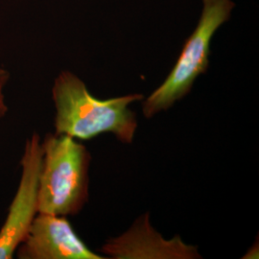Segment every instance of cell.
<instances>
[{
    "label": "cell",
    "mask_w": 259,
    "mask_h": 259,
    "mask_svg": "<svg viewBox=\"0 0 259 259\" xmlns=\"http://www.w3.org/2000/svg\"><path fill=\"white\" fill-rule=\"evenodd\" d=\"M55 106L54 127L57 135H66L77 140H91L111 134L124 144L134 142L138 130V116L130 108L142 102L144 95L127 94L110 99H98L89 92L85 83L70 71H63L52 89Z\"/></svg>",
    "instance_id": "1"
},
{
    "label": "cell",
    "mask_w": 259,
    "mask_h": 259,
    "mask_svg": "<svg viewBox=\"0 0 259 259\" xmlns=\"http://www.w3.org/2000/svg\"><path fill=\"white\" fill-rule=\"evenodd\" d=\"M41 146L37 213L75 216L89 201L92 155L77 139L55 133L47 134Z\"/></svg>",
    "instance_id": "2"
},
{
    "label": "cell",
    "mask_w": 259,
    "mask_h": 259,
    "mask_svg": "<svg viewBox=\"0 0 259 259\" xmlns=\"http://www.w3.org/2000/svg\"><path fill=\"white\" fill-rule=\"evenodd\" d=\"M233 7L232 0H204L201 19L194 32L185 40L174 67L165 81L142 101V113L146 119L168 111L185 98L196 79L206 72L213 34L230 19Z\"/></svg>",
    "instance_id": "3"
},
{
    "label": "cell",
    "mask_w": 259,
    "mask_h": 259,
    "mask_svg": "<svg viewBox=\"0 0 259 259\" xmlns=\"http://www.w3.org/2000/svg\"><path fill=\"white\" fill-rule=\"evenodd\" d=\"M41 139L33 134L24 145L21 176L8 214L0 229V259H11L25 239L37 214L38 179L42 162Z\"/></svg>",
    "instance_id": "4"
},
{
    "label": "cell",
    "mask_w": 259,
    "mask_h": 259,
    "mask_svg": "<svg viewBox=\"0 0 259 259\" xmlns=\"http://www.w3.org/2000/svg\"><path fill=\"white\" fill-rule=\"evenodd\" d=\"M19 259H106L91 250L64 216L37 213L17 249Z\"/></svg>",
    "instance_id": "5"
},
{
    "label": "cell",
    "mask_w": 259,
    "mask_h": 259,
    "mask_svg": "<svg viewBox=\"0 0 259 259\" xmlns=\"http://www.w3.org/2000/svg\"><path fill=\"white\" fill-rule=\"evenodd\" d=\"M101 252L113 259H200L196 246L186 244L180 235L165 239L150 221V213L138 217L129 230L107 241Z\"/></svg>",
    "instance_id": "6"
},
{
    "label": "cell",
    "mask_w": 259,
    "mask_h": 259,
    "mask_svg": "<svg viewBox=\"0 0 259 259\" xmlns=\"http://www.w3.org/2000/svg\"><path fill=\"white\" fill-rule=\"evenodd\" d=\"M10 79L9 72L3 68H0V118L4 117L9 111L8 105L5 101L4 89Z\"/></svg>",
    "instance_id": "7"
},
{
    "label": "cell",
    "mask_w": 259,
    "mask_h": 259,
    "mask_svg": "<svg viewBox=\"0 0 259 259\" xmlns=\"http://www.w3.org/2000/svg\"><path fill=\"white\" fill-rule=\"evenodd\" d=\"M258 242H256V245L254 244L243 258H258Z\"/></svg>",
    "instance_id": "8"
}]
</instances>
